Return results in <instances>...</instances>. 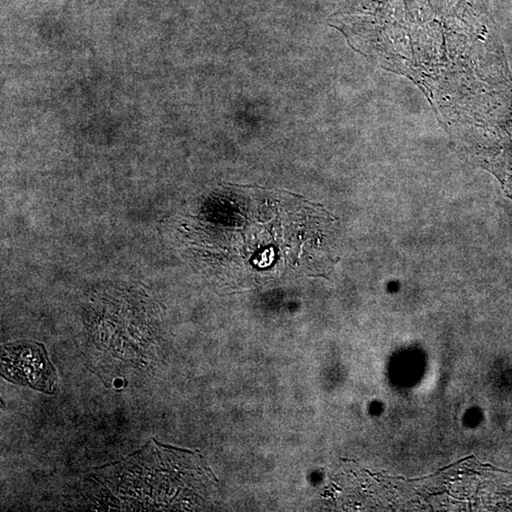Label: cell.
Masks as SVG:
<instances>
[{
	"label": "cell",
	"mask_w": 512,
	"mask_h": 512,
	"mask_svg": "<svg viewBox=\"0 0 512 512\" xmlns=\"http://www.w3.org/2000/svg\"><path fill=\"white\" fill-rule=\"evenodd\" d=\"M1 376L11 383L45 394L54 392L57 380L44 345L30 340H18L2 347Z\"/></svg>",
	"instance_id": "cell-1"
}]
</instances>
